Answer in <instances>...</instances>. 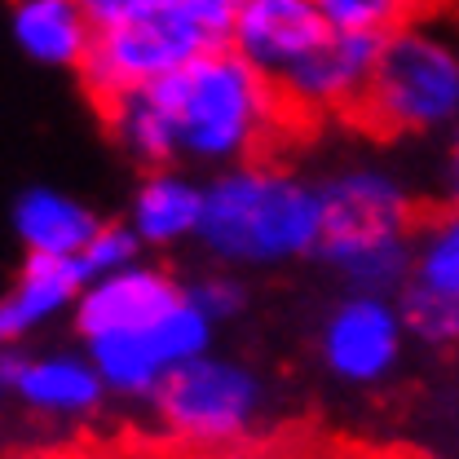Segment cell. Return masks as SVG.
<instances>
[{
	"mask_svg": "<svg viewBox=\"0 0 459 459\" xmlns=\"http://www.w3.org/2000/svg\"><path fill=\"white\" fill-rule=\"evenodd\" d=\"M420 274H424V287H433L442 296H459V208L455 217L442 226V238L433 243V252L420 265Z\"/></svg>",
	"mask_w": 459,
	"mask_h": 459,
	"instance_id": "18",
	"label": "cell"
},
{
	"mask_svg": "<svg viewBox=\"0 0 459 459\" xmlns=\"http://www.w3.org/2000/svg\"><path fill=\"white\" fill-rule=\"evenodd\" d=\"M459 62L451 49L424 36H389L376 54L367 80L336 107V119L362 137L394 142L402 133H420L455 111Z\"/></svg>",
	"mask_w": 459,
	"mask_h": 459,
	"instance_id": "1",
	"label": "cell"
},
{
	"mask_svg": "<svg viewBox=\"0 0 459 459\" xmlns=\"http://www.w3.org/2000/svg\"><path fill=\"white\" fill-rule=\"evenodd\" d=\"M190 459H270V455L247 451V446H234V442H221V446H204L199 455H190Z\"/></svg>",
	"mask_w": 459,
	"mask_h": 459,
	"instance_id": "22",
	"label": "cell"
},
{
	"mask_svg": "<svg viewBox=\"0 0 459 459\" xmlns=\"http://www.w3.org/2000/svg\"><path fill=\"white\" fill-rule=\"evenodd\" d=\"M323 36H332V18L318 0H243L230 45L261 71H283Z\"/></svg>",
	"mask_w": 459,
	"mask_h": 459,
	"instance_id": "8",
	"label": "cell"
},
{
	"mask_svg": "<svg viewBox=\"0 0 459 459\" xmlns=\"http://www.w3.org/2000/svg\"><path fill=\"white\" fill-rule=\"evenodd\" d=\"M93 18L80 0H18L13 4V40L22 54L49 66H80L93 45Z\"/></svg>",
	"mask_w": 459,
	"mask_h": 459,
	"instance_id": "10",
	"label": "cell"
},
{
	"mask_svg": "<svg viewBox=\"0 0 459 459\" xmlns=\"http://www.w3.org/2000/svg\"><path fill=\"white\" fill-rule=\"evenodd\" d=\"M80 283H89L80 256H40V252H31L27 265H22V274H18V283H13V291L0 300L4 336L13 341V336L31 332L36 323L54 318L57 309L80 291Z\"/></svg>",
	"mask_w": 459,
	"mask_h": 459,
	"instance_id": "12",
	"label": "cell"
},
{
	"mask_svg": "<svg viewBox=\"0 0 459 459\" xmlns=\"http://www.w3.org/2000/svg\"><path fill=\"white\" fill-rule=\"evenodd\" d=\"M13 226L27 252H40V256H80L102 230L80 204L62 199L54 190H27L13 208Z\"/></svg>",
	"mask_w": 459,
	"mask_h": 459,
	"instance_id": "13",
	"label": "cell"
},
{
	"mask_svg": "<svg viewBox=\"0 0 459 459\" xmlns=\"http://www.w3.org/2000/svg\"><path fill=\"white\" fill-rule=\"evenodd\" d=\"M208 49L217 45L204 36V27L181 0H146L133 13L93 31V45L80 62V80L89 102L102 115L124 93L195 62Z\"/></svg>",
	"mask_w": 459,
	"mask_h": 459,
	"instance_id": "3",
	"label": "cell"
},
{
	"mask_svg": "<svg viewBox=\"0 0 459 459\" xmlns=\"http://www.w3.org/2000/svg\"><path fill=\"white\" fill-rule=\"evenodd\" d=\"M323 199L265 172L221 181L204 204V238L230 256H279L318 243Z\"/></svg>",
	"mask_w": 459,
	"mask_h": 459,
	"instance_id": "4",
	"label": "cell"
},
{
	"mask_svg": "<svg viewBox=\"0 0 459 459\" xmlns=\"http://www.w3.org/2000/svg\"><path fill=\"white\" fill-rule=\"evenodd\" d=\"M406 318L420 336L429 341H446V336H459V296H442L433 287H415L411 300H406Z\"/></svg>",
	"mask_w": 459,
	"mask_h": 459,
	"instance_id": "17",
	"label": "cell"
},
{
	"mask_svg": "<svg viewBox=\"0 0 459 459\" xmlns=\"http://www.w3.org/2000/svg\"><path fill=\"white\" fill-rule=\"evenodd\" d=\"M133 247H137V238H133L128 230L102 226L98 234H93V243L80 252V265H84L89 279H98V274H107V270H115V265H124V261L133 256Z\"/></svg>",
	"mask_w": 459,
	"mask_h": 459,
	"instance_id": "19",
	"label": "cell"
},
{
	"mask_svg": "<svg viewBox=\"0 0 459 459\" xmlns=\"http://www.w3.org/2000/svg\"><path fill=\"white\" fill-rule=\"evenodd\" d=\"M455 208L459 204L402 199L394 186H385L376 177H349L341 186H332L327 199H323L318 243L327 247V256L349 261V256H362L371 247L402 243V234H411V230H442L455 217Z\"/></svg>",
	"mask_w": 459,
	"mask_h": 459,
	"instance_id": "5",
	"label": "cell"
},
{
	"mask_svg": "<svg viewBox=\"0 0 459 459\" xmlns=\"http://www.w3.org/2000/svg\"><path fill=\"white\" fill-rule=\"evenodd\" d=\"M256 380L226 362H181L160 380V411L177 437L195 446L234 442L256 415Z\"/></svg>",
	"mask_w": 459,
	"mask_h": 459,
	"instance_id": "6",
	"label": "cell"
},
{
	"mask_svg": "<svg viewBox=\"0 0 459 459\" xmlns=\"http://www.w3.org/2000/svg\"><path fill=\"white\" fill-rule=\"evenodd\" d=\"M146 93L155 111L164 115L177 151L226 155V151H243L256 124L261 71L243 54H234V45H226L151 80Z\"/></svg>",
	"mask_w": 459,
	"mask_h": 459,
	"instance_id": "2",
	"label": "cell"
},
{
	"mask_svg": "<svg viewBox=\"0 0 459 459\" xmlns=\"http://www.w3.org/2000/svg\"><path fill=\"white\" fill-rule=\"evenodd\" d=\"M455 181H459V146H455Z\"/></svg>",
	"mask_w": 459,
	"mask_h": 459,
	"instance_id": "23",
	"label": "cell"
},
{
	"mask_svg": "<svg viewBox=\"0 0 459 459\" xmlns=\"http://www.w3.org/2000/svg\"><path fill=\"white\" fill-rule=\"evenodd\" d=\"M199 221H204V199L190 186H181L172 177L146 181V190L137 199V230L146 238H172L181 230H195Z\"/></svg>",
	"mask_w": 459,
	"mask_h": 459,
	"instance_id": "16",
	"label": "cell"
},
{
	"mask_svg": "<svg viewBox=\"0 0 459 459\" xmlns=\"http://www.w3.org/2000/svg\"><path fill=\"white\" fill-rule=\"evenodd\" d=\"M84 4V13L93 18V27H107L115 18H124V13H133L137 4H146V0H80Z\"/></svg>",
	"mask_w": 459,
	"mask_h": 459,
	"instance_id": "20",
	"label": "cell"
},
{
	"mask_svg": "<svg viewBox=\"0 0 459 459\" xmlns=\"http://www.w3.org/2000/svg\"><path fill=\"white\" fill-rule=\"evenodd\" d=\"M181 305H186V296L172 287V279L137 270V274H111V279L89 287L80 296L75 323L93 341V336H111V332L155 327V323H164L172 309H181Z\"/></svg>",
	"mask_w": 459,
	"mask_h": 459,
	"instance_id": "9",
	"label": "cell"
},
{
	"mask_svg": "<svg viewBox=\"0 0 459 459\" xmlns=\"http://www.w3.org/2000/svg\"><path fill=\"white\" fill-rule=\"evenodd\" d=\"M398 353V327L385 305L353 300L332 318L327 358L344 380H376Z\"/></svg>",
	"mask_w": 459,
	"mask_h": 459,
	"instance_id": "11",
	"label": "cell"
},
{
	"mask_svg": "<svg viewBox=\"0 0 459 459\" xmlns=\"http://www.w3.org/2000/svg\"><path fill=\"white\" fill-rule=\"evenodd\" d=\"M22 362H27V358H18V353H9V349L0 344V394H13V385H18V371H22Z\"/></svg>",
	"mask_w": 459,
	"mask_h": 459,
	"instance_id": "21",
	"label": "cell"
},
{
	"mask_svg": "<svg viewBox=\"0 0 459 459\" xmlns=\"http://www.w3.org/2000/svg\"><path fill=\"white\" fill-rule=\"evenodd\" d=\"M318 4L332 18V27L385 36V31H402L424 18H442L459 0H318Z\"/></svg>",
	"mask_w": 459,
	"mask_h": 459,
	"instance_id": "15",
	"label": "cell"
},
{
	"mask_svg": "<svg viewBox=\"0 0 459 459\" xmlns=\"http://www.w3.org/2000/svg\"><path fill=\"white\" fill-rule=\"evenodd\" d=\"M89 344H93V367L111 389H124V394L160 389V380L172 367L190 362L208 344V314L186 300L181 309H172L155 327L93 336Z\"/></svg>",
	"mask_w": 459,
	"mask_h": 459,
	"instance_id": "7",
	"label": "cell"
},
{
	"mask_svg": "<svg viewBox=\"0 0 459 459\" xmlns=\"http://www.w3.org/2000/svg\"><path fill=\"white\" fill-rule=\"evenodd\" d=\"M102 385L107 380L98 376V367H89L80 358H36V362H22L13 394L36 411L75 415L102 398Z\"/></svg>",
	"mask_w": 459,
	"mask_h": 459,
	"instance_id": "14",
	"label": "cell"
}]
</instances>
